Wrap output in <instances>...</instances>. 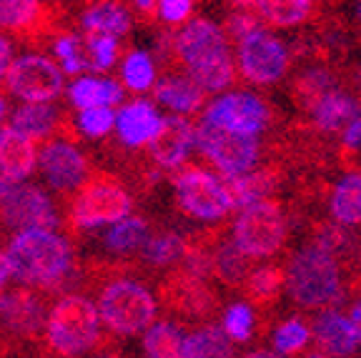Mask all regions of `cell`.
<instances>
[{"mask_svg": "<svg viewBox=\"0 0 361 358\" xmlns=\"http://www.w3.org/2000/svg\"><path fill=\"white\" fill-rule=\"evenodd\" d=\"M153 98L161 106L169 108L173 116H193L201 111L203 101H206V90H201L183 70L178 68H164L158 73V80L153 85Z\"/></svg>", "mask_w": 361, "mask_h": 358, "instance_id": "cell-24", "label": "cell"}, {"mask_svg": "<svg viewBox=\"0 0 361 358\" xmlns=\"http://www.w3.org/2000/svg\"><path fill=\"white\" fill-rule=\"evenodd\" d=\"M38 151L35 140L28 135L18 133L11 125L0 128V173L6 175L11 183L25 180L38 166Z\"/></svg>", "mask_w": 361, "mask_h": 358, "instance_id": "cell-29", "label": "cell"}, {"mask_svg": "<svg viewBox=\"0 0 361 358\" xmlns=\"http://www.w3.org/2000/svg\"><path fill=\"white\" fill-rule=\"evenodd\" d=\"M166 68H178L206 93H221L236 83L231 40L224 25L209 18H193L173 33V58ZM164 70V68H161Z\"/></svg>", "mask_w": 361, "mask_h": 358, "instance_id": "cell-2", "label": "cell"}, {"mask_svg": "<svg viewBox=\"0 0 361 358\" xmlns=\"http://www.w3.org/2000/svg\"><path fill=\"white\" fill-rule=\"evenodd\" d=\"M53 53L61 61V70L66 75H83L90 68L88 48H85L83 33H75V30H63L56 40H53Z\"/></svg>", "mask_w": 361, "mask_h": 358, "instance_id": "cell-36", "label": "cell"}, {"mask_svg": "<svg viewBox=\"0 0 361 358\" xmlns=\"http://www.w3.org/2000/svg\"><path fill=\"white\" fill-rule=\"evenodd\" d=\"M338 85L344 83H341V75H338L336 68L324 66V63H309L301 70H296V75L291 78L288 95L296 103L299 113H304V118H309L316 103L322 101L326 93H331L334 88H338Z\"/></svg>", "mask_w": 361, "mask_h": 358, "instance_id": "cell-26", "label": "cell"}, {"mask_svg": "<svg viewBox=\"0 0 361 358\" xmlns=\"http://www.w3.org/2000/svg\"><path fill=\"white\" fill-rule=\"evenodd\" d=\"M13 276V268H11V261H8V256L3 251H0V296H3V291H6L8 280H11Z\"/></svg>", "mask_w": 361, "mask_h": 358, "instance_id": "cell-45", "label": "cell"}, {"mask_svg": "<svg viewBox=\"0 0 361 358\" xmlns=\"http://www.w3.org/2000/svg\"><path fill=\"white\" fill-rule=\"evenodd\" d=\"M158 303L180 321H201L206 326L219 314L221 296L211 280L176 268L158 280Z\"/></svg>", "mask_w": 361, "mask_h": 358, "instance_id": "cell-12", "label": "cell"}, {"mask_svg": "<svg viewBox=\"0 0 361 358\" xmlns=\"http://www.w3.org/2000/svg\"><path fill=\"white\" fill-rule=\"evenodd\" d=\"M349 319H351V323L356 326V333H359V338H361V296L351 301V306H349Z\"/></svg>", "mask_w": 361, "mask_h": 358, "instance_id": "cell-46", "label": "cell"}, {"mask_svg": "<svg viewBox=\"0 0 361 358\" xmlns=\"http://www.w3.org/2000/svg\"><path fill=\"white\" fill-rule=\"evenodd\" d=\"M13 185H16V183H11V180L6 178V175L0 173V201H3V198H6L8 193H11V190H13Z\"/></svg>", "mask_w": 361, "mask_h": 358, "instance_id": "cell-48", "label": "cell"}, {"mask_svg": "<svg viewBox=\"0 0 361 358\" xmlns=\"http://www.w3.org/2000/svg\"><path fill=\"white\" fill-rule=\"evenodd\" d=\"M11 56H13L11 40L6 35H0V83L8 80V73H11V66H13Z\"/></svg>", "mask_w": 361, "mask_h": 358, "instance_id": "cell-44", "label": "cell"}, {"mask_svg": "<svg viewBox=\"0 0 361 358\" xmlns=\"http://www.w3.org/2000/svg\"><path fill=\"white\" fill-rule=\"evenodd\" d=\"M130 6V13H135V20L141 23V25H156L161 20L158 16V0H133L128 3Z\"/></svg>", "mask_w": 361, "mask_h": 358, "instance_id": "cell-43", "label": "cell"}, {"mask_svg": "<svg viewBox=\"0 0 361 358\" xmlns=\"http://www.w3.org/2000/svg\"><path fill=\"white\" fill-rule=\"evenodd\" d=\"M11 128L28 135L30 140H51V135L66 140H78V125L75 118L68 116L63 108L53 103H23L11 113Z\"/></svg>", "mask_w": 361, "mask_h": 358, "instance_id": "cell-18", "label": "cell"}, {"mask_svg": "<svg viewBox=\"0 0 361 358\" xmlns=\"http://www.w3.org/2000/svg\"><path fill=\"white\" fill-rule=\"evenodd\" d=\"M98 358H123V356L116 351H108V353H98Z\"/></svg>", "mask_w": 361, "mask_h": 358, "instance_id": "cell-50", "label": "cell"}, {"mask_svg": "<svg viewBox=\"0 0 361 358\" xmlns=\"http://www.w3.org/2000/svg\"><path fill=\"white\" fill-rule=\"evenodd\" d=\"M203 121H209L216 128H224L228 133L248 135V138H259L274 125V111L271 103L264 95L254 90H228L221 98H216L206 111Z\"/></svg>", "mask_w": 361, "mask_h": 358, "instance_id": "cell-14", "label": "cell"}, {"mask_svg": "<svg viewBox=\"0 0 361 358\" xmlns=\"http://www.w3.org/2000/svg\"><path fill=\"white\" fill-rule=\"evenodd\" d=\"M293 53L279 35L261 28L236 45V70L251 85H276L286 78Z\"/></svg>", "mask_w": 361, "mask_h": 358, "instance_id": "cell-13", "label": "cell"}, {"mask_svg": "<svg viewBox=\"0 0 361 358\" xmlns=\"http://www.w3.org/2000/svg\"><path fill=\"white\" fill-rule=\"evenodd\" d=\"M186 358H236V351L221 326L206 323L186 336Z\"/></svg>", "mask_w": 361, "mask_h": 358, "instance_id": "cell-35", "label": "cell"}, {"mask_svg": "<svg viewBox=\"0 0 361 358\" xmlns=\"http://www.w3.org/2000/svg\"><path fill=\"white\" fill-rule=\"evenodd\" d=\"M85 48H88L90 68L93 70H111L121 56V45L116 38L108 35H83Z\"/></svg>", "mask_w": 361, "mask_h": 358, "instance_id": "cell-40", "label": "cell"}, {"mask_svg": "<svg viewBox=\"0 0 361 358\" xmlns=\"http://www.w3.org/2000/svg\"><path fill=\"white\" fill-rule=\"evenodd\" d=\"M283 291H286V266L266 264L256 266L254 273L248 276V280L241 288V296L261 319H269L281 301Z\"/></svg>", "mask_w": 361, "mask_h": 358, "instance_id": "cell-28", "label": "cell"}, {"mask_svg": "<svg viewBox=\"0 0 361 358\" xmlns=\"http://www.w3.org/2000/svg\"><path fill=\"white\" fill-rule=\"evenodd\" d=\"M121 80L133 93H146L156 85V63L146 51H128L121 66Z\"/></svg>", "mask_w": 361, "mask_h": 358, "instance_id": "cell-38", "label": "cell"}, {"mask_svg": "<svg viewBox=\"0 0 361 358\" xmlns=\"http://www.w3.org/2000/svg\"><path fill=\"white\" fill-rule=\"evenodd\" d=\"M329 213L344 228H361V171H344L331 185Z\"/></svg>", "mask_w": 361, "mask_h": 358, "instance_id": "cell-31", "label": "cell"}, {"mask_svg": "<svg viewBox=\"0 0 361 358\" xmlns=\"http://www.w3.org/2000/svg\"><path fill=\"white\" fill-rule=\"evenodd\" d=\"M13 278L28 288L58 293L71 283H78L80 268L75 264L73 246L56 230H25L18 233L6 251Z\"/></svg>", "mask_w": 361, "mask_h": 358, "instance_id": "cell-3", "label": "cell"}, {"mask_svg": "<svg viewBox=\"0 0 361 358\" xmlns=\"http://www.w3.org/2000/svg\"><path fill=\"white\" fill-rule=\"evenodd\" d=\"M171 185H173L176 211L193 221H206V223L221 221L224 223L228 213L236 211L224 180L196 163H186L183 168L176 171L171 175Z\"/></svg>", "mask_w": 361, "mask_h": 358, "instance_id": "cell-9", "label": "cell"}, {"mask_svg": "<svg viewBox=\"0 0 361 358\" xmlns=\"http://www.w3.org/2000/svg\"><path fill=\"white\" fill-rule=\"evenodd\" d=\"M286 296L301 311L322 314L338 308L351 293L346 273L336 258L316 243L304 241L286 264Z\"/></svg>", "mask_w": 361, "mask_h": 358, "instance_id": "cell-4", "label": "cell"}, {"mask_svg": "<svg viewBox=\"0 0 361 358\" xmlns=\"http://www.w3.org/2000/svg\"><path fill=\"white\" fill-rule=\"evenodd\" d=\"M146 358H186V333L173 321H158L143 336Z\"/></svg>", "mask_w": 361, "mask_h": 358, "instance_id": "cell-34", "label": "cell"}, {"mask_svg": "<svg viewBox=\"0 0 361 358\" xmlns=\"http://www.w3.org/2000/svg\"><path fill=\"white\" fill-rule=\"evenodd\" d=\"M68 98L78 111H90V108H113L126 98V88L113 78H93L83 75L75 78L68 88Z\"/></svg>", "mask_w": 361, "mask_h": 358, "instance_id": "cell-32", "label": "cell"}, {"mask_svg": "<svg viewBox=\"0 0 361 358\" xmlns=\"http://www.w3.org/2000/svg\"><path fill=\"white\" fill-rule=\"evenodd\" d=\"M226 228H228V223H224L216 230L214 243H211V276H214V280H219L224 288L241 293L248 276L254 273L256 261H251V258L236 246L233 235H226Z\"/></svg>", "mask_w": 361, "mask_h": 358, "instance_id": "cell-22", "label": "cell"}, {"mask_svg": "<svg viewBox=\"0 0 361 358\" xmlns=\"http://www.w3.org/2000/svg\"><path fill=\"white\" fill-rule=\"evenodd\" d=\"M53 293L18 285L0 296V356H20L23 348L38 346L45 336Z\"/></svg>", "mask_w": 361, "mask_h": 358, "instance_id": "cell-7", "label": "cell"}, {"mask_svg": "<svg viewBox=\"0 0 361 358\" xmlns=\"http://www.w3.org/2000/svg\"><path fill=\"white\" fill-rule=\"evenodd\" d=\"M111 346L103 333L98 306L83 293H66L53 301L45 323L43 348L48 358H83L90 351Z\"/></svg>", "mask_w": 361, "mask_h": 358, "instance_id": "cell-5", "label": "cell"}, {"mask_svg": "<svg viewBox=\"0 0 361 358\" xmlns=\"http://www.w3.org/2000/svg\"><path fill=\"white\" fill-rule=\"evenodd\" d=\"M241 358H283V356H279L276 351H269V348H256V351L243 353Z\"/></svg>", "mask_w": 361, "mask_h": 358, "instance_id": "cell-47", "label": "cell"}, {"mask_svg": "<svg viewBox=\"0 0 361 358\" xmlns=\"http://www.w3.org/2000/svg\"><path fill=\"white\" fill-rule=\"evenodd\" d=\"M361 116V98L351 93L346 85H338L331 93H326L322 101L316 103V108L309 113V118H301L316 135H322L324 140H331L344 135V130L354 123Z\"/></svg>", "mask_w": 361, "mask_h": 358, "instance_id": "cell-20", "label": "cell"}, {"mask_svg": "<svg viewBox=\"0 0 361 358\" xmlns=\"http://www.w3.org/2000/svg\"><path fill=\"white\" fill-rule=\"evenodd\" d=\"M354 20L361 23V3H356V6H354Z\"/></svg>", "mask_w": 361, "mask_h": 358, "instance_id": "cell-51", "label": "cell"}, {"mask_svg": "<svg viewBox=\"0 0 361 358\" xmlns=\"http://www.w3.org/2000/svg\"><path fill=\"white\" fill-rule=\"evenodd\" d=\"M66 6L38 0H0V30L13 33L16 40L43 48L66 30Z\"/></svg>", "mask_w": 361, "mask_h": 358, "instance_id": "cell-10", "label": "cell"}, {"mask_svg": "<svg viewBox=\"0 0 361 358\" xmlns=\"http://www.w3.org/2000/svg\"><path fill=\"white\" fill-rule=\"evenodd\" d=\"M196 3L193 0H161L158 3V16L166 25H183V23H191V16L196 11Z\"/></svg>", "mask_w": 361, "mask_h": 358, "instance_id": "cell-42", "label": "cell"}, {"mask_svg": "<svg viewBox=\"0 0 361 358\" xmlns=\"http://www.w3.org/2000/svg\"><path fill=\"white\" fill-rule=\"evenodd\" d=\"M128 268L133 266L88 258L78 276L83 285L96 288L98 314L111 336H138L156 326V296L141 280L126 276Z\"/></svg>", "mask_w": 361, "mask_h": 358, "instance_id": "cell-1", "label": "cell"}, {"mask_svg": "<svg viewBox=\"0 0 361 358\" xmlns=\"http://www.w3.org/2000/svg\"><path fill=\"white\" fill-rule=\"evenodd\" d=\"M78 25L83 35H108L118 40L133 28V13L128 3H85L78 8Z\"/></svg>", "mask_w": 361, "mask_h": 358, "instance_id": "cell-27", "label": "cell"}, {"mask_svg": "<svg viewBox=\"0 0 361 358\" xmlns=\"http://www.w3.org/2000/svg\"><path fill=\"white\" fill-rule=\"evenodd\" d=\"M196 148L224 178L251 173L256 163H261L264 158V146L259 138L228 133L203 118L196 123Z\"/></svg>", "mask_w": 361, "mask_h": 358, "instance_id": "cell-11", "label": "cell"}, {"mask_svg": "<svg viewBox=\"0 0 361 358\" xmlns=\"http://www.w3.org/2000/svg\"><path fill=\"white\" fill-rule=\"evenodd\" d=\"M75 125L80 128V133H85L88 138H103L111 133V128L116 125V111L113 108H90V111H78L75 116Z\"/></svg>", "mask_w": 361, "mask_h": 358, "instance_id": "cell-41", "label": "cell"}, {"mask_svg": "<svg viewBox=\"0 0 361 358\" xmlns=\"http://www.w3.org/2000/svg\"><path fill=\"white\" fill-rule=\"evenodd\" d=\"M133 211V193L123 178L108 171H93L88 180L73 193L66 208V228L71 238L98 226H116Z\"/></svg>", "mask_w": 361, "mask_h": 358, "instance_id": "cell-6", "label": "cell"}, {"mask_svg": "<svg viewBox=\"0 0 361 358\" xmlns=\"http://www.w3.org/2000/svg\"><path fill=\"white\" fill-rule=\"evenodd\" d=\"M311 343V328L299 316H291L283 323H279L271 331V346L279 356H299L309 348Z\"/></svg>", "mask_w": 361, "mask_h": 358, "instance_id": "cell-37", "label": "cell"}, {"mask_svg": "<svg viewBox=\"0 0 361 358\" xmlns=\"http://www.w3.org/2000/svg\"><path fill=\"white\" fill-rule=\"evenodd\" d=\"M224 333L233 343H243L256 333V311L248 303H233L224 311Z\"/></svg>", "mask_w": 361, "mask_h": 358, "instance_id": "cell-39", "label": "cell"}, {"mask_svg": "<svg viewBox=\"0 0 361 358\" xmlns=\"http://www.w3.org/2000/svg\"><path fill=\"white\" fill-rule=\"evenodd\" d=\"M161 128H164V118L146 101L126 103L116 113V135L126 148L146 151L151 140L161 133Z\"/></svg>", "mask_w": 361, "mask_h": 358, "instance_id": "cell-25", "label": "cell"}, {"mask_svg": "<svg viewBox=\"0 0 361 358\" xmlns=\"http://www.w3.org/2000/svg\"><path fill=\"white\" fill-rule=\"evenodd\" d=\"M259 20L271 28H301V25H316L329 16L326 3L316 0H251Z\"/></svg>", "mask_w": 361, "mask_h": 358, "instance_id": "cell-23", "label": "cell"}, {"mask_svg": "<svg viewBox=\"0 0 361 358\" xmlns=\"http://www.w3.org/2000/svg\"><path fill=\"white\" fill-rule=\"evenodd\" d=\"M3 118H6V98L0 95V123H3Z\"/></svg>", "mask_w": 361, "mask_h": 358, "instance_id": "cell-49", "label": "cell"}, {"mask_svg": "<svg viewBox=\"0 0 361 358\" xmlns=\"http://www.w3.org/2000/svg\"><path fill=\"white\" fill-rule=\"evenodd\" d=\"M38 168L45 183L61 196H71L93 175L90 158L75 146L73 140L51 138L38 151Z\"/></svg>", "mask_w": 361, "mask_h": 358, "instance_id": "cell-17", "label": "cell"}, {"mask_svg": "<svg viewBox=\"0 0 361 358\" xmlns=\"http://www.w3.org/2000/svg\"><path fill=\"white\" fill-rule=\"evenodd\" d=\"M66 221L56 211L51 196L33 183H16L13 190L0 201V233L3 230H53Z\"/></svg>", "mask_w": 361, "mask_h": 358, "instance_id": "cell-15", "label": "cell"}, {"mask_svg": "<svg viewBox=\"0 0 361 358\" xmlns=\"http://www.w3.org/2000/svg\"><path fill=\"white\" fill-rule=\"evenodd\" d=\"M6 85L8 93L25 103H53L66 88V73L53 58L33 51L13 61Z\"/></svg>", "mask_w": 361, "mask_h": 358, "instance_id": "cell-16", "label": "cell"}, {"mask_svg": "<svg viewBox=\"0 0 361 358\" xmlns=\"http://www.w3.org/2000/svg\"><path fill=\"white\" fill-rule=\"evenodd\" d=\"M188 253V235H180L178 230H158L151 235L141 253V261L151 268L176 271L186 261Z\"/></svg>", "mask_w": 361, "mask_h": 358, "instance_id": "cell-33", "label": "cell"}, {"mask_svg": "<svg viewBox=\"0 0 361 358\" xmlns=\"http://www.w3.org/2000/svg\"><path fill=\"white\" fill-rule=\"evenodd\" d=\"M309 328L314 351L326 358H354L361 348L356 326L351 323L349 314H341L338 308L314 314L309 321Z\"/></svg>", "mask_w": 361, "mask_h": 358, "instance_id": "cell-19", "label": "cell"}, {"mask_svg": "<svg viewBox=\"0 0 361 358\" xmlns=\"http://www.w3.org/2000/svg\"><path fill=\"white\" fill-rule=\"evenodd\" d=\"M151 223L143 216H128L121 223L111 226L103 235V248L113 264H126L128 258H141L146 243L151 241Z\"/></svg>", "mask_w": 361, "mask_h": 358, "instance_id": "cell-30", "label": "cell"}, {"mask_svg": "<svg viewBox=\"0 0 361 358\" xmlns=\"http://www.w3.org/2000/svg\"><path fill=\"white\" fill-rule=\"evenodd\" d=\"M288 233H291L288 213L276 198H266L243 208L231 223L233 241L251 261H266L281 253Z\"/></svg>", "mask_w": 361, "mask_h": 358, "instance_id": "cell-8", "label": "cell"}, {"mask_svg": "<svg viewBox=\"0 0 361 358\" xmlns=\"http://www.w3.org/2000/svg\"><path fill=\"white\" fill-rule=\"evenodd\" d=\"M193 148H196V123H191L188 118L169 116L164 118L161 133L146 148V156L156 168L176 171L186 166V158Z\"/></svg>", "mask_w": 361, "mask_h": 358, "instance_id": "cell-21", "label": "cell"}]
</instances>
